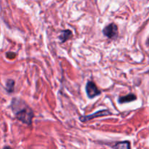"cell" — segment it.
Listing matches in <instances>:
<instances>
[{"mask_svg":"<svg viewBox=\"0 0 149 149\" xmlns=\"http://www.w3.org/2000/svg\"><path fill=\"white\" fill-rule=\"evenodd\" d=\"M14 84L15 81L12 79H9L7 81V85H6V89H7L8 93H13L14 91Z\"/></svg>","mask_w":149,"mask_h":149,"instance_id":"cell-8","label":"cell"},{"mask_svg":"<svg viewBox=\"0 0 149 149\" xmlns=\"http://www.w3.org/2000/svg\"><path fill=\"white\" fill-rule=\"evenodd\" d=\"M137 100V97L135 94H128L127 95L123 96V97H120L118 100L119 103H130V102H132L134 100Z\"/></svg>","mask_w":149,"mask_h":149,"instance_id":"cell-5","label":"cell"},{"mask_svg":"<svg viewBox=\"0 0 149 149\" xmlns=\"http://www.w3.org/2000/svg\"><path fill=\"white\" fill-rule=\"evenodd\" d=\"M86 93H87V96L90 98H94L97 96L100 95L101 94L100 90L97 89V86L95 85L93 81H88L86 85Z\"/></svg>","mask_w":149,"mask_h":149,"instance_id":"cell-2","label":"cell"},{"mask_svg":"<svg viewBox=\"0 0 149 149\" xmlns=\"http://www.w3.org/2000/svg\"><path fill=\"white\" fill-rule=\"evenodd\" d=\"M72 36H73L72 31H71V30L67 29V30H64L61 31V35H60L59 36V39L62 43H64V42H66L67 40H68V39H69Z\"/></svg>","mask_w":149,"mask_h":149,"instance_id":"cell-6","label":"cell"},{"mask_svg":"<svg viewBox=\"0 0 149 149\" xmlns=\"http://www.w3.org/2000/svg\"><path fill=\"white\" fill-rule=\"evenodd\" d=\"M112 113L109 110H101L99 111L95 112V113H93L91 115H89V116H81L79 118V119L81 120V122H85L87 121L92 120V119H95L96 117H100V116H109V115H111Z\"/></svg>","mask_w":149,"mask_h":149,"instance_id":"cell-4","label":"cell"},{"mask_svg":"<svg viewBox=\"0 0 149 149\" xmlns=\"http://www.w3.org/2000/svg\"><path fill=\"white\" fill-rule=\"evenodd\" d=\"M113 148H130V143L129 141H123V142H118L113 146Z\"/></svg>","mask_w":149,"mask_h":149,"instance_id":"cell-7","label":"cell"},{"mask_svg":"<svg viewBox=\"0 0 149 149\" xmlns=\"http://www.w3.org/2000/svg\"><path fill=\"white\" fill-rule=\"evenodd\" d=\"M103 34L109 39H115L118 35V28L115 23H111L103 30Z\"/></svg>","mask_w":149,"mask_h":149,"instance_id":"cell-3","label":"cell"},{"mask_svg":"<svg viewBox=\"0 0 149 149\" xmlns=\"http://www.w3.org/2000/svg\"><path fill=\"white\" fill-rule=\"evenodd\" d=\"M11 107L16 118L19 121L28 125H31L33 112L24 102L22 103V100L15 98L12 102Z\"/></svg>","mask_w":149,"mask_h":149,"instance_id":"cell-1","label":"cell"}]
</instances>
